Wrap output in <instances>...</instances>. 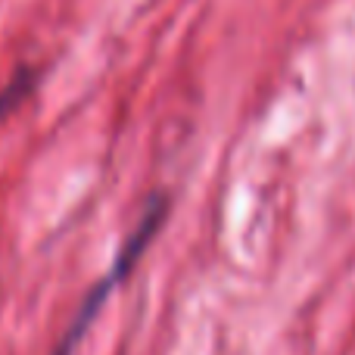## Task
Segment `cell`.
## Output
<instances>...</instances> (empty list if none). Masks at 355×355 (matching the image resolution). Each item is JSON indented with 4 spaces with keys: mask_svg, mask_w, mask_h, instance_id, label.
<instances>
[{
    "mask_svg": "<svg viewBox=\"0 0 355 355\" xmlns=\"http://www.w3.org/2000/svg\"><path fill=\"white\" fill-rule=\"evenodd\" d=\"M35 85H37V72H35V69H19V72L6 81V87L0 91V125H3L6 119H10L12 112L25 103V97L35 91Z\"/></svg>",
    "mask_w": 355,
    "mask_h": 355,
    "instance_id": "7a4b0ae2",
    "label": "cell"
},
{
    "mask_svg": "<svg viewBox=\"0 0 355 355\" xmlns=\"http://www.w3.org/2000/svg\"><path fill=\"white\" fill-rule=\"evenodd\" d=\"M166 215H168V200H166V193H153V196H150V202L144 206L141 221L135 225V231L128 234V240H125L122 250H119V256H116V262H112V268L106 271V275L100 277V281L94 284L91 290H87L85 300H81L78 312H75V318L69 321V327L62 331V337H60V343H56L53 355H75V352H78L81 340L87 337V331L94 327L97 315L103 312V306H106V300H110V293L125 281V277L131 275V271H135V265L144 259L147 246L153 243V237L159 234V227L166 225Z\"/></svg>",
    "mask_w": 355,
    "mask_h": 355,
    "instance_id": "6da1fadb",
    "label": "cell"
}]
</instances>
